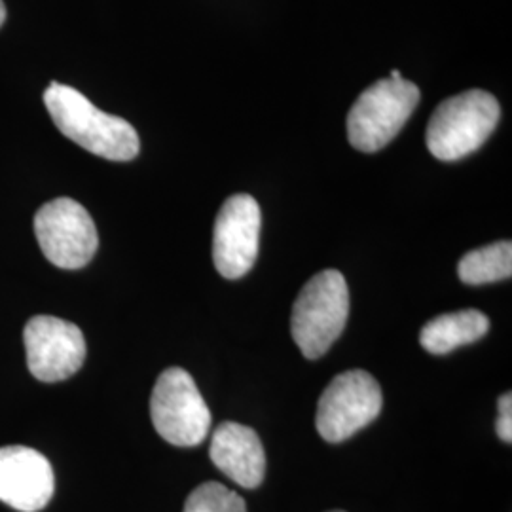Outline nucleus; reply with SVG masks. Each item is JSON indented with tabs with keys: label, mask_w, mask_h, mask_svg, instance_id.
Returning a JSON list of instances; mask_svg holds the SVG:
<instances>
[{
	"label": "nucleus",
	"mask_w": 512,
	"mask_h": 512,
	"mask_svg": "<svg viewBox=\"0 0 512 512\" xmlns=\"http://www.w3.org/2000/svg\"><path fill=\"white\" fill-rule=\"evenodd\" d=\"M420 103V88L408 80L382 78L353 103L348 114V139L361 152L389 145Z\"/></svg>",
	"instance_id": "20e7f679"
},
{
	"label": "nucleus",
	"mask_w": 512,
	"mask_h": 512,
	"mask_svg": "<svg viewBox=\"0 0 512 512\" xmlns=\"http://www.w3.org/2000/svg\"><path fill=\"white\" fill-rule=\"evenodd\" d=\"M349 289L344 275L325 270L302 287L293 306L291 332L306 359L323 357L346 329Z\"/></svg>",
	"instance_id": "7ed1b4c3"
},
{
	"label": "nucleus",
	"mask_w": 512,
	"mask_h": 512,
	"mask_svg": "<svg viewBox=\"0 0 512 512\" xmlns=\"http://www.w3.org/2000/svg\"><path fill=\"white\" fill-rule=\"evenodd\" d=\"M150 418L173 446H198L211 429V410L194 378L177 366L164 370L152 389Z\"/></svg>",
	"instance_id": "39448f33"
},
{
	"label": "nucleus",
	"mask_w": 512,
	"mask_h": 512,
	"mask_svg": "<svg viewBox=\"0 0 512 512\" xmlns=\"http://www.w3.org/2000/svg\"><path fill=\"white\" fill-rule=\"evenodd\" d=\"M458 274L465 285H486L509 279L512 274L511 241H497L467 253L459 260Z\"/></svg>",
	"instance_id": "ddd939ff"
},
{
	"label": "nucleus",
	"mask_w": 512,
	"mask_h": 512,
	"mask_svg": "<svg viewBox=\"0 0 512 512\" xmlns=\"http://www.w3.org/2000/svg\"><path fill=\"white\" fill-rule=\"evenodd\" d=\"M382 406L384 397L376 378L365 370H348L323 391L315 425L327 442H344L376 420Z\"/></svg>",
	"instance_id": "423d86ee"
},
{
	"label": "nucleus",
	"mask_w": 512,
	"mask_h": 512,
	"mask_svg": "<svg viewBox=\"0 0 512 512\" xmlns=\"http://www.w3.org/2000/svg\"><path fill=\"white\" fill-rule=\"evenodd\" d=\"M391 80H401L403 78V74L399 73V71H391V76H389Z\"/></svg>",
	"instance_id": "f3484780"
},
{
	"label": "nucleus",
	"mask_w": 512,
	"mask_h": 512,
	"mask_svg": "<svg viewBox=\"0 0 512 512\" xmlns=\"http://www.w3.org/2000/svg\"><path fill=\"white\" fill-rule=\"evenodd\" d=\"M495 431H497V437L503 440V442H509L512 440V395L511 393H505L499 397V403H497V421H495Z\"/></svg>",
	"instance_id": "2eb2a0df"
},
{
	"label": "nucleus",
	"mask_w": 512,
	"mask_h": 512,
	"mask_svg": "<svg viewBox=\"0 0 512 512\" xmlns=\"http://www.w3.org/2000/svg\"><path fill=\"white\" fill-rule=\"evenodd\" d=\"M23 340L29 372L40 382H63L86 361L84 334L69 321L37 315L25 325Z\"/></svg>",
	"instance_id": "6e6552de"
},
{
	"label": "nucleus",
	"mask_w": 512,
	"mask_h": 512,
	"mask_svg": "<svg viewBox=\"0 0 512 512\" xmlns=\"http://www.w3.org/2000/svg\"><path fill=\"white\" fill-rule=\"evenodd\" d=\"M262 215L253 196H230L220 207L213 232V262L226 279H239L255 266Z\"/></svg>",
	"instance_id": "1a4fd4ad"
},
{
	"label": "nucleus",
	"mask_w": 512,
	"mask_h": 512,
	"mask_svg": "<svg viewBox=\"0 0 512 512\" xmlns=\"http://www.w3.org/2000/svg\"><path fill=\"white\" fill-rule=\"evenodd\" d=\"M501 118L499 101L484 90H469L442 101L433 112L425 143L440 162H456L482 147Z\"/></svg>",
	"instance_id": "f03ea898"
},
{
	"label": "nucleus",
	"mask_w": 512,
	"mask_h": 512,
	"mask_svg": "<svg viewBox=\"0 0 512 512\" xmlns=\"http://www.w3.org/2000/svg\"><path fill=\"white\" fill-rule=\"evenodd\" d=\"M490 319L478 310L444 313L431 319L420 332L421 348L433 355H446L486 336Z\"/></svg>",
	"instance_id": "f8f14e48"
},
{
	"label": "nucleus",
	"mask_w": 512,
	"mask_h": 512,
	"mask_svg": "<svg viewBox=\"0 0 512 512\" xmlns=\"http://www.w3.org/2000/svg\"><path fill=\"white\" fill-rule=\"evenodd\" d=\"M4 21H6V6H4V2L0 0V27H2Z\"/></svg>",
	"instance_id": "dca6fc26"
},
{
	"label": "nucleus",
	"mask_w": 512,
	"mask_h": 512,
	"mask_svg": "<svg viewBox=\"0 0 512 512\" xmlns=\"http://www.w3.org/2000/svg\"><path fill=\"white\" fill-rule=\"evenodd\" d=\"M44 105L67 139L110 162H129L139 154V135L120 116L97 109L84 93L71 86L50 82Z\"/></svg>",
	"instance_id": "f257e3e1"
},
{
	"label": "nucleus",
	"mask_w": 512,
	"mask_h": 512,
	"mask_svg": "<svg viewBox=\"0 0 512 512\" xmlns=\"http://www.w3.org/2000/svg\"><path fill=\"white\" fill-rule=\"evenodd\" d=\"M184 512H247L241 495L219 482H205L188 495Z\"/></svg>",
	"instance_id": "4468645a"
},
{
	"label": "nucleus",
	"mask_w": 512,
	"mask_h": 512,
	"mask_svg": "<svg viewBox=\"0 0 512 512\" xmlns=\"http://www.w3.org/2000/svg\"><path fill=\"white\" fill-rule=\"evenodd\" d=\"M330 512H344V511H330Z\"/></svg>",
	"instance_id": "a211bd4d"
},
{
	"label": "nucleus",
	"mask_w": 512,
	"mask_h": 512,
	"mask_svg": "<svg viewBox=\"0 0 512 512\" xmlns=\"http://www.w3.org/2000/svg\"><path fill=\"white\" fill-rule=\"evenodd\" d=\"M209 456L220 473L241 488L255 490L264 480L266 454L251 427L234 421L220 423L213 433Z\"/></svg>",
	"instance_id": "9b49d317"
},
{
	"label": "nucleus",
	"mask_w": 512,
	"mask_h": 512,
	"mask_svg": "<svg viewBox=\"0 0 512 512\" xmlns=\"http://www.w3.org/2000/svg\"><path fill=\"white\" fill-rule=\"evenodd\" d=\"M54 469L27 446L0 448V501L19 512L42 511L54 495Z\"/></svg>",
	"instance_id": "9d476101"
},
{
	"label": "nucleus",
	"mask_w": 512,
	"mask_h": 512,
	"mask_svg": "<svg viewBox=\"0 0 512 512\" xmlns=\"http://www.w3.org/2000/svg\"><path fill=\"white\" fill-rule=\"evenodd\" d=\"M35 234L44 256L63 270L84 268L99 247L92 215L71 198L44 203L35 215Z\"/></svg>",
	"instance_id": "0eeeda50"
}]
</instances>
